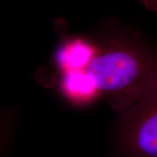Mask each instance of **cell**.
I'll list each match as a JSON object with an SVG mask.
<instances>
[{
	"label": "cell",
	"instance_id": "cell-1",
	"mask_svg": "<svg viewBox=\"0 0 157 157\" xmlns=\"http://www.w3.org/2000/svg\"><path fill=\"white\" fill-rule=\"evenodd\" d=\"M116 111L122 113L157 84V52L131 41H119L97 52L85 69Z\"/></svg>",
	"mask_w": 157,
	"mask_h": 157
},
{
	"label": "cell",
	"instance_id": "cell-2",
	"mask_svg": "<svg viewBox=\"0 0 157 157\" xmlns=\"http://www.w3.org/2000/svg\"><path fill=\"white\" fill-rule=\"evenodd\" d=\"M119 140L126 157H157V84L121 113Z\"/></svg>",
	"mask_w": 157,
	"mask_h": 157
},
{
	"label": "cell",
	"instance_id": "cell-3",
	"mask_svg": "<svg viewBox=\"0 0 157 157\" xmlns=\"http://www.w3.org/2000/svg\"><path fill=\"white\" fill-rule=\"evenodd\" d=\"M97 53V49L89 41L72 38L61 44L57 58L59 64L70 72L85 70Z\"/></svg>",
	"mask_w": 157,
	"mask_h": 157
},
{
	"label": "cell",
	"instance_id": "cell-4",
	"mask_svg": "<svg viewBox=\"0 0 157 157\" xmlns=\"http://www.w3.org/2000/svg\"><path fill=\"white\" fill-rule=\"evenodd\" d=\"M140 2L148 10L157 12V0H140Z\"/></svg>",
	"mask_w": 157,
	"mask_h": 157
}]
</instances>
